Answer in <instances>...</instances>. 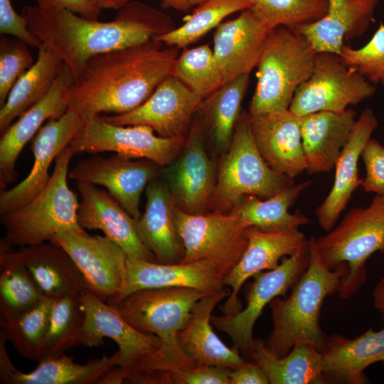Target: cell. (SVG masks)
I'll return each instance as SVG.
<instances>
[{
    "instance_id": "52a82bcc",
    "label": "cell",
    "mask_w": 384,
    "mask_h": 384,
    "mask_svg": "<svg viewBox=\"0 0 384 384\" xmlns=\"http://www.w3.org/2000/svg\"><path fill=\"white\" fill-rule=\"evenodd\" d=\"M315 245L329 270L347 265L338 294L343 299L354 295L366 281L367 260L375 252L384 254V197L375 195L368 206L351 208Z\"/></svg>"
},
{
    "instance_id": "d590c367",
    "label": "cell",
    "mask_w": 384,
    "mask_h": 384,
    "mask_svg": "<svg viewBox=\"0 0 384 384\" xmlns=\"http://www.w3.org/2000/svg\"><path fill=\"white\" fill-rule=\"evenodd\" d=\"M44 297L18 251L4 238L0 242V314L16 316L37 305Z\"/></svg>"
},
{
    "instance_id": "2e32d148",
    "label": "cell",
    "mask_w": 384,
    "mask_h": 384,
    "mask_svg": "<svg viewBox=\"0 0 384 384\" xmlns=\"http://www.w3.org/2000/svg\"><path fill=\"white\" fill-rule=\"evenodd\" d=\"M85 121L74 110L68 108L58 119L48 120L31 143L33 165L28 176L18 184L0 194V213L17 210L35 198L49 181V167L62 150L79 133Z\"/></svg>"
},
{
    "instance_id": "d4e9b609",
    "label": "cell",
    "mask_w": 384,
    "mask_h": 384,
    "mask_svg": "<svg viewBox=\"0 0 384 384\" xmlns=\"http://www.w3.org/2000/svg\"><path fill=\"white\" fill-rule=\"evenodd\" d=\"M378 126V119L369 107L363 110L356 121L351 134L334 166L336 171L331 189L315 212L319 225L326 232L335 226L353 193L361 184L358 160Z\"/></svg>"
},
{
    "instance_id": "60d3db41",
    "label": "cell",
    "mask_w": 384,
    "mask_h": 384,
    "mask_svg": "<svg viewBox=\"0 0 384 384\" xmlns=\"http://www.w3.org/2000/svg\"><path fill=\"white\" fill-rule=\"evenodd\" d=\"M171 74L202 100L223 84L213 51L207 44L184 48L175 60Z\"/></svg>"
},
{
    "instance_id": "7bdbcfd3",
    "label": "cell",
    "mask_w": 384,
    "mask_h": 384,
    "mask_svg": "<svg viewBox=\"0 0 384 384\" xmlns=\"http://www.w3.org/2000/svg\"><path fill=\"white\" fill-rule=\"evenodd\" d=\"M340 55L370 82L384 87V24L382 22L366 45L352 48L343 44Z\"/></svg>"
},
{
    "instance_id": "7a4b0ae2",
    "label": "cell",
    "mask_w": 384,
    "mask_h": 384,
    "mask_svg": "<svg viewBox=\"0 0 384 384\" xmlns=\"http://www.w3.org/2000/svg\"><path fill=\"white\" fill-rule=\"evenodd\" d=\"M144 43L92 57L66 95L68 108L84 121L102 113L120 114L144 102L171 73L178 48Z\"/></svg>"
},
{
    "instance_id": "9a60e30c",
    "label": "cell",
    "mask_w": 384,
    "mask_h": 384,
    "mask_svg": "<svg viewBox=\"0 0 384 384\" xmlns=\"http://www.w3.org/2000/svg\"><path fill=\"white\" fill-rule=\"evenodd\" d=\"M201 100L170 74L139 107L123 114L102 117L116 125H147L164 137L186 138Z\"/></svg>"
},
{
    "instance_id": "4fadbf2b",
    "label": "cell",
    "mask_w": 384,
    "mask_h": 384,
    "mask_svg": "<svg viewBox=\"0 0 384 384\" xmlns=\"http://www.w3.org/2000/svg\"><path fill=\"white\" fill-rule=\"evenodd\" d=\"M309 262V245L302 251L282 258L276 268L255 274L247 287L245 307L235 314L211 316L212 325L227 334L234 347L250 356L254 326L263 309L274 298L287 296L306 270Z\"/></svg>"
},
{
    "instance_id": "e0dca14e",
    "label": "cell",
    "mask_w": 384,
    "mask_h": 384,
    "mask_svg": "<svg viewBox=\"0 0 384 384\" xmlns=\"http://www.w3.org/2000/svg\"><path fill=\"white\" fill-rule=\"evenodd\" d=\"M156 163L132 161L118 154L109 157L95 156L79 161L69 172V178L105 187L122 208L138 219L142 193L159 174Z\"/></svg>"
},
{
    "instance_id": "f6af8a7d",
    "label": "cell",
    "mask_w": 384,
    "mask_h": 384,
    "mask_svg": "<svg viewBox=\"0 0 384 384\" xmlns=\"http://www.w3.org/2000/svg\"><path fill=\"white\" fill-rule=\"evenodd\" d=\"M231 370L198 364L189 369L164 371V384H230Z\"/></svg>"
},
{
    "instance_id": "e575fe53",
    "label": "cell",
    "mask_w": 384,
    "mask_h": 384,
    "mask_svg": "<svg viewBox=\"0 0 384 384\" xmlns=\"http://www.w3.org/2000/svg\"><path fill=\"white\" fill-rule=\"evenodd\" d=\"M120 365L119 353L104 356L78 364L65 353L39 361L36 368L23 373L15 368L6 378L8 384H90L98 383L107 373Z\"/></svg>"
},
{
    "instance_id": "8d00e7d4",
    "label": "cell",
    "mask_w": 384,
    "mask_h": 384,
    "mask_svg": "<svg viewBox=\"0 0 384 384\" xmlns=\"http://www.w3.org/2000/svg\"><path fill=\"white\" fill-rule=\"evenodd\" d=\"M249 80L250 74L235 78L201 100L198 109L203 111L214 143L220 149L230 144Z\"/></svg>"
},
{
    "instance_id": "f546056e",
    "label": "cell",
    "mask_w": 384,
    "mask_h": 384,
    "mask_svg": "<svg viewBox=\"0 0 384 384\" xmlns=\"http://www.w3.org/2000/svg\"><path fill=\"white\" fill-rule=\"evenodd\" d=\"M322 356L323 373L328 383H367L366 368L377 362L384 366V329L370 328L353 339L331 335Z\"/></svg>"
},
{
    "instance_id": "8992f818",
    "label": "cell",
    "mask_w": 384,
    "mask_h": 384,
    "mask_svg": "<svg viewBox=\"0 0 384 384\" xmlns=\"http://www.w3.org/2000/svg\"><path fill=\"white\" fill-rule=\"evenodd\" d=\"M317 53L294 28H273L256 66L257 85L248 114L289 109L295 92L311 75Z\"/></svg>"
},
{
    "instance_id": "c3c4849f",
    "label": "cell",
    "mask_w": 384,
    "mask_h": 384,
    "mask_svg": "<svg viewBox=\"0 0 384 384\" xmlns=\"http://www.w3.org/2000/svg\"><path fill=\"white\" fill-rule=\"evenodd\" d=\"M43 10H67L89 19H98L101 9L92 0H36Z\"/></svg>"
},
{
    "instance_id": "603a6c76",
    "label": "cell",
    "mask_w": 384,
    "mask_h": 384,
    "mask_svg": "<svg viewBox=\"0 0 384 384\" xmlns=\"http://www.w3.org/2000/svg\"><path fill=\"white\" fill-rule=\"evenodd\" d=\"M272 30L251 8L216 27L213 51L223 83L250 74Z\"/></svg>"
},
{
    "instance_id": "816d5d0a",
    "label": "cell",
    "mask_w": 384,
    "mask_h": 384,
    "mask_svg": "<svg viewBox=\"0 0 384 384\" xmlns=\"http://www.w3.org/2000/svg\"><path fill=\"white\" fill-rule=\"evenodd\" d=\"M373 304L381 314H384V277L376 284L373 292Z\"/></svg>"
},
{
    "instance_id": "6da1fadb",
    "label": "cell",
    "mask_w": 384,
    "mask_h": 384,
    "mask_svg": "<svg viewBox=\"0 0 384 384\" xmlns=\"http://www.w3.org/2000/svg\"><path fill=\"white\" fill-rule=\"evenodd\" d=\"M118 10L106 22L38 6H25L21 14L30 31L62 59L75 79L92 57L144 43L175 28L169 16L139 1L132 0Z\"/></svg>"
},
{
    "instance_id": "836d02e7",
    "label": "cell",
    "mask_w": 384,
    "mask_h": 384,
    "mask_svg": "<svg viewBox=\"0 0 384 384\" xmlns=\"http://www.w3.org/2000/svg\"><path fill=\"white\" fill-rule=\"evenodd\" d=\"M311 183L309 180L290 184L265 199L247 196L233 210L247 227H256L264 231H282L308 225L311 223L310 219L299 210L290 213L289 209Z\"/></svg>"
},
{
    "instance_id": "db71d44e",
    "label": "cell",
    "mask_w": 384,
    "mask_h": 384,
    "mask_svg": "<svg viewBox=\"0 0 384 384\" xmlns=\"http://www.w3.org/2000/svg\"><path fill=\"white\" fill-rule=\"evenodd\" d=\"M92 1H93L94 2H95V3L97 4V1L98 0H92Z\"/></svg>"
},
{
    "instance_id": "ee69618b",
    "label": "cell",
    "mask_w": 384,
    "mask_h": 384,
    "mask_svg": "<svg viewBox=\"0 0 384 384\" xmlns=\"http://www.w3.org/2000/svg\"><path fill=\"white\" fill-rule=\"evenodd\" d=\"M25 43L5 36L0 39V105L19 78L34 63Z\"/></svg>"
},
{
    "instance_id": "9c48e42d",
    "label": "cell",
    "mask_w": 384,
    "mask_h": 384,
    "mask_svg": "<svg viewBox=\"0 0 384 384\" xmlns=\"http://www.w3.org/2000/svg\"><path fill=\"white\" fill-rule=\"evenodd\" d=\"M81 300L85 320L78 345L99 346L104 338L113 340L119 347L120 365L104 375L98 384L122 383L156 353L160 340L153 334L134 329L115 306L90 289L81 296Z\"/></svg>"
},
{
    "instance_id": "4316f807",
    "label": "cell",
    "mask_w": 384,
    "mask_h": 384,
    "mask_svg": "<svg viewBox=\"0 0 384 384\" xmlns=\"http://www.w3.org/2000/svg\"><path fill=\"white\" fill-rule=\"evenodd\" d=\"M327 11L319 20L294 29L317 53L341 54L343 40L363 36L374 21L379 0H326Z\"/></svg>"
},
{
    "instance_id": "f35d334b",
    "label": "cell",
    "mask_w": 384,
    "mask_h": 384,
    "mask_svg": "<svg viewBox=\"0 0 384 384\" xmlns=\"http://www.w3.org/2000/svg\"><path fill=\"white\" fill-rule=\"evenodd\" d=\"M251 6L250 0H206L197 6L183 25L155 39L170 47L186 48L216 28L227 16Z\"/></svg>"
},
{
    "instance_id": "277c9868",
    "label": "cell",
    "mask_w": 384,
    "mask_h": 384,
    "mask_svg": "<svg viewBox=\"0 0 384 384\" xmlns=\"http://www.w3.org/2000/svg\"><path fill=\"white\" fill-rule=\"evenodd\" d=\"M205 295L187 287L149 288L133 292L112 305L134 329L160 340L156 353L135 373L189 369L198 365L183 351L178 335L187 324L194 304Z\"/></svg>"
},
{
    "instance_id": "8fae6325",
    "label": "cell",
    "mask_w": 384,
    "mask_h": 384,
    "mask_svg": "<svg viewBox=\"0 0 384 384\" xmlns=\"http://www.w3.org/2000/svg\"><path fill=\"white\" fill-rule=\"evenodd\" d=\"M375 91V85L340 55L318 53L311 75L298 87L289 109L300 117L321 111L342 112Z\"/></svg>"
},
{
    "instance_id": "3957f363",
    "label": "cell",
    "mask_w": 384,
    "mask_h": 384,
    "mask_svg": "<svg viewBox=\"0 0 384 384\" xmlns=\"http://www.w3.org/2000/svg\"><path fill=\"white\" fill-rule=\"evenodd\" d=\"M315 239H309L308 267L289 296L276 297L269 304L273 328L265 343L279 357L297 344L313 346L321 353L327 347L329 336L320 326L321 308L327 296L338 292L348 267L341 263L334 270L327 268L318 254Z\"/></svg>"
},
{
    "instance_id": "4dcf8cb0",
    "label": "cell",
    "mask_w": 384,
    "mask_h": 384,
    "mask_svg": "<svg viewBox=\"0 0 384 384\" xmlns=\"http://www.w3.org/2000/svg\"><path fill=\"white\" fill-rule=\"evenodd\" d=\"M17 251L43 297L82 296L89 289L74 261L60 245L46 242Z\"/></svg>"
},
{
    "instance_id": "7dc6e473",
    "label": "cell",
    "mask_w": 384,
    "mask_h": 384,
    "mask_svg": "<svg viewBox=\"0 0 384 384\" xmlns=\"http://www.w3.org/2000/svg\"><path fill=\"white\" fill-rule=\"evenodd\" d=\"M0 33L16 38L33 48H38L42 45L30 31L26 18L14 10L11 0H0Z\"/></svg>"
},
{
    "instance_id": "d6a6232c",
    "label": "cell",
    "mask_w": 384,
    "mask_h": 384,
    "mask_svg": "<svg viewBox=\"0 0 384 384\" xmlns=\"http://www.w3.org/2000/svg\"><path fill=\"white\" fill-rule=\"evenodd\" d=\"M38 49L36 60L16 81L1 106V134L48 92L62 68V59L49 47L42 43Z\"/></svg>"
},
{
    "instance_id": "ab89813d",
    "label": "cell",
    "mask_w": 384,
    "mask_h": 384,
    "mask_svg": "<svg viewBox=\"0 0 384 384\" xmlns=\"http://www.w3.org/2000/svg\"><path fill=\"white\" fill-rule=\"evenodd\" d=\"M53 299L44 297L23 314L0 319V333L24 358L37 361L48 329Z\"/></svg>"
},
{
    "instance_id": "f907efd6",
    "label": "cell",
    "mask_w": 384,
    "mask_h": 384,
    "mask_svg": "<svg viewBox=\"0 0 384 384\" xmlns=\"http://www.w3.org/2000/svg\"><path fill=\"white\" fill-rule=\"evenodd\" d=\"M206 0H161V5L164 9H173L186 11L201 4Z\"/></svg>"
},
{
    "instance_id": "bcb514c9",
    "label": "cell",
    "mask_w": 384,
    "mask_h": 384,
    "mask_svg": "<svg viewBox=\"0 0 384 384\" xmlns=\"http://www.w3.org/2000/svg\"><path fill=\"white\" fill-rule=\"evenodd\" d=\"M361 158L366 174L361 186L365 192L384 197V146L370 138L362 151Z\"/></svg>"
},
{
    "instance_id": "ac0fdd59",
    "label": "cell",
    "mask_w": 384,
    "mask_h": 384,
    "mask_svg": "<svg viewBox=\"0 0 384 384\" xmlns=\"http://www.w3.org/2000/svg\"><path fill=\"white\" fill-rule=\"evenodd\" d=\"M247 246L235 267L224 277L230 295L219 306L224 314H235L242 309L239 292L245 282L255 274L276 268L284 256L293 255L309 247V241L299 228L268 232L256 227L245 229Z\"/></svg>"
},
{
    "instance_id": "83f0119b",
    "label": "cell",
    "mask_w": 384,
    "mask_h": 384,
    "mask_svg": "<svg viewBox=\"0 0 384 384\" xmlns=\"http://www.w3.org/2000/svg\"><path fill=\"white\" fill-rule=\"evenodd\" d=\"M145 210L135 228L142 242L154 254L156 262H180L184 248L178 235L175 220V202L167 183L154 178L146 188Z\"/></svg>"
},
{
    "instance_id": "cb8c5ba5",
    "label": "cell",
    "mask_w": 384,
    "mask_h": 384,
    "mask_svg": "<svg viewBox=\"0 0 384 384\" xmlns=\"http://www.w3.org/2000/svg\"><path fill=\"white\" fill-rule=\"evenodd\" d=\"M81 196L78 220L83 229L100 230L128 256L156 262L138 235L134 219L112 196L95 185L76 181Z\"/></svg>"
},
{
    "instance_id": "ffe728a7",
    "label": "cell",
    "mask_w": 384,
    "mask_h": 384,
    "mask_svg": "<svg viewBox=\"0 0 384 384\" xmlns=\"http://www.w3.org/2000/svg\"><path fill=\"white\" fill-rule=\"evenodd\" d=\"M224 277L208 260L162 264L127 256L123 286L118 295L107 303L113 305L133 292L149 288L187 287L209 294L224 288Z\"/></svg>"
},
{
    "instance_id": "484cf974",
    "label": "cell",
    "mask_w": 384,
    "mask_h": 384,
    "mask_svg": "<svg viewBox=\"0 0 384 384\" xmlns=\"http://www.w3.org/2000/svg\"><path fill=\"white\" fill-rule=\"evenodd\" d=\"M228 288L205 295L193 306L189 320L178 335L185 354L197 364L237 369L247 362L235 348H229L215 334L210 321L215 307L230 295Z\"/></svg>"
},
{
    "instance_id": "f5cc1de1",
    "label": "cell",
    "mask_w": 384,
    "mask_h": 384,
    "mask_svg": "<svg viewBox=\"0 0 384 384\" xmlns=\"http://www.w3.org/2000/svg\"><path fill=\"white\" fill-rule=\"evenodd\" d=\"M132 0H98L97 6L101 9H119Z\"/></svg>"
},
{
    "instance_id": "f1b7e54d",
    "label": "cell",
    "mask_w": 384,
    "mask_h": 384,
    "mask_svg": "<svg viewBox=\"0 0 384 384\" xmlns=\"http://www.w3.org/2000/svg\"><path fill=\"white\" fill-rule=\"evenodd\" d=\"M356 112L321 111L301 116L306 171L311 174L329 172L335 166L356 124Z\"/></svg>"
},
{
    "instance_id": "1f68e13d",
    "label": "cell",
    "mask_w": 384,
    "mask_h": 384,
    "mask_svg": "<svg viewBox=\"0 0 384 384\" xmlns=\"http://www.w3.org/2000/svg\"><path fill=\"white\" fill-rule=\"evenodd\" d=\"M250 357L271 384H329L323 373L322 353L313 346L297 344L279 357L262 339L255 338Z\"/></svg>"
},
{
    "instance_id": "30bf717a",
    "label": "cell",
    "mask_w": 384,
    "mask_h": 384,
    "mask_svg": "<svg viewBox=\"0 0 384 384\" xmlns=\"http://www.w3.org/2000/svg\"><path fill=\"white\" fill-rule=\"evenodd\" d=\"M174 220L184 248L181 263L208 260L225 277L247 246V226L234 210L229 213L191 214L176 206Z\"/></svg>"
},
{
    "instance_id": "b9f144b4",
    "label": "cell",
    "mask_w": 384,
    "mask_h": 384,
    "mask_svg": "<svg viewBox=\"0 0 384 384\" xmlns=\"http://www.w3.org/2000/svg\"><path fill=\"white\" fill-rule=\"evenodd\" d=\"M250 7L272 29L294 28L321 19L327 11L326 0H250Z\"/></svg>"
},
{
    "instance_id": "d6986e66",
    "label": "cell",
    "mask_w": 384,
    "mask_h": 384,
    "mask_svg": "<svg viewBox=\"0 0 384 384\" xmlns=\"http://www.w3.org/2000/svg\"><path fill=\"white\" fill-rule=\"evenodd\" d=\"M179 159L166 172L176 206L191 214L203 213L213 192L214 170L204 146L203 122L191 123Z\"/></svg>"
},
{
    "instance_id": "44dd1931",
    "label": "cell",
    "mask_w": 384,
    "mask_h": 384,
    "mask_svg": "<svg viewBox=\"0 0 384 384\" xmlns=\"http://www.w3.org/2000/svg\"><path fill=\"white\" fill-rule=\"evenodd\" d=\"M248 117L253 140L272 170L292 179L306 171L300 116L286 109Z\"/></svg>"
},
{
    "instance_id": "5bb4252c",
    "label": "cell",
    "mask_w": 384,
    "mask_h": 384,
    "mask_svg": "<svg viewBox=\"0 0 384 384\" xmlns=\"http://www.w3.org/2000/svg\"><path fill=\"white\" fill-rule=\"evenodd\" d=\"M62 247L82 274L89 289L106 302L119 293L126 275L127 254L107 236L62 231L52 242Z\"/></svg>"
},
{
    "instance_id": "ba28073f",
    "label": "cell",
    "mask_w": 384,
    "mask_h": 384,
    "mask_svg": "<svg viewBox=\"0 0 384 384\" xmlns=\"http://www.w3.org/2000/svg\"><path fill=\"white\" fill-rule=\"evenodd\" d=\"M292 183V178L274 172L267 164L253 140L248 113H240L219 166L210 201L214 212L225 213L247 196L270 198Z\"/></svg>"
},
{
    "instance_id": "7c38bea8",
    "label": "cell",
    "mask_w": 384,
    "mask_h": 384,
    "mask_svg": "<svg viewBox=\"0 0 384 384\" xmlns=\"http://www.w3.org/2000/svg\"><path fill=\"white\" fill-rule=\"evenodd\" d=\"M185 141L156 136L147 125H116L96 115L85 121L69 146L75 153L112 151L128 159H146L163 167L173 163Z\"/></svg>"
},
{
    "instance_id": "681fc988",
    "label": "cell",
    "mask_w": 384,
    "mask_h": 384,
    "mask_svg": "<svg viewBox=\"0 0 384 384\" xmlns=\"http://www.w3.org/2000/svg\"><path fill=\"white\" fill-rule=\"evenodd\" d=\"M230 384H269L263 369L254 361L230 371Z\"/></svg>"
},
{
    "instance_id": "74e56055",
    "label": "cell",
    "mask_w": 384,
    "mask_h": 384,
    "mask_svg": "<svg viewBox=\"0 0 384 384\" xmlns=\"http://www.w3.org/2000/svg\"><path fill=\"white\" fill-rule=\"evenodd\" d=\"M85 320L81 296H66L53 299L38 361L58 356L78 345Z\"/></svg>"
},
{
    "instance_id": "7402d4cb",
    "label": "cell",
    "mask_w": 384,
    "mask_h": 384,
    "mask_svg": "<svg viewBox=\"0 0 384 384\" xmlns=\"http://www.w3.org/2000/svg\"><path fill=\"white\" fill-rule=\"evenodd\" d=\"M74 76L65 65L62 68L48 92L23 112L1 134L0 139V183L5 188L18 177L16 162L26 143L45 121L58 119L67 111L66 95Z\"/></svg>"
},
{
    "instance_id": "5b68a950",
    "label": "cell",
    "mask_w": 384,
    "mask_h": 384,
    "mask_svg": "<svg viewBox=\"0 0 384 384\" xmlns=\"http://www.w3.org/2000/svg\"><path fill=\"white\" fill-rule=\"evenodd\" d=\"M68 146L55 158V168L44 188L26 206L1 214L4 239L12 245L26 247L52 242L62 231L85 233L79 224V202L70 189L67 176L71 157Z\"/></svg>"
}]
</instances>
